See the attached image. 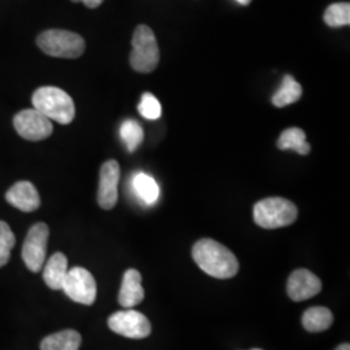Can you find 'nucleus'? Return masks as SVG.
Wrapping results in <instances>:
<instances>
[{
	"instance_id": "nucleus-1",
	"label": "nucleus",
	"mask_w": 350,
	"mask_h": 350,
	"mask_svg": "<svg viewBox=\"0 0 350 350\" xmlns=\"http://www.w3.org/2000/svg\"><path fill=\"white\" fill-rule=\"evenodd\" d=\"M192 257L201 270L213 278L230 279L238 274L239 261L235 254L212 239L199 240L192 248Z\"/></svg>"
},
{
	"instance_id": "nucleus-2",
	"label": "nucleus",
	"mask_w": 350,
	"mask_h": 350,
	"mask_svg": "<svg viewBox=\"0 0 350 350\" xmlns=\"http://www.w3.org/2000/svg\"><path fill=\"white\" fill-rule=\"evenodd\" d=\"M31 101L34 108L51 121L68 125L75 120V101L62 88L53 86L39 88L34 92Z\"/></svg>"
},
{
	"instance_id": "nucleus-3",
	"label": "nucleus",
	"mask_w": 350,
	"mask_h": 350,
	"mask_svg": "<svg viewBox=\"0 0 350 350\" xmlns=\"http://www.w3.org/2000/svg\"><path fill=\"white\" fill-rule=\"evenodd\" d=\"M297 215V206L283 198L263 199L258 201L253 209L254 222L267 230L291 226L296 222Z\"/></svg>"
},
{
	"instance_id": "nucleus-4",
	"label": "nucleus",
	"mask_w": 350,
	"mask_h": 350,
	"mask_svg": "<svg viewBox=\"0 0 350 350\" xmlns=\"http://www.w3.org/2000/svg\"><path fill=\"white\" fill-rule=\"evenodd\" d=\"M37 44L46 55L62 59H77L83 55L86 49V43L79 34L57 29L39 34Z\"/></svg>"
},
{
	"instance_id": "nucleus-5",
	"label": "nucleus",
	"mask_w": 350,
	"mask_h": 350,
	"mask_svg": "<svg viewBox=\"0 0 350 350\" xmlns=\"http://www.w3.org/2000/svg\"><path fill=\"white\" fill-rule=\"evenodd\" d=\"M130 64L139 73H152L160 63L159 44L150 26H137L133 36Z\"/></svg>"
},
{
	"instance_id": "nucleus-6",
	"label": "nucleus",
	"mask_w": 350,
	"mask_h": 350,
	"mask_svg": "<svg viewBox=\"0 0 350 350\" xmlns=\"http://www.w3.org/2000/svg\"><path fill=\"white\" fill-rule=\"evenodd\" d=\"M50 237V228L43 222H39L29 230L23 247V260L26 267L38 273L42 270L47 254V243Z\"/></svg>"
},
{
	"instance_id": "nucleus-7",
	"label": "nucleus",
	"mask_w": 350,
	"mask_h": 350,
	"mask_svg": "<svg viewBox=\"0 0 350 350\" xmlns=\"http://www.w3.org/2000/svg\"><path fill=\"white\" fill-rule=\"evenodd\" d=\"M63 291L70 300L82 305H92L98 293L94 276L83 267H73L68 270Z\"/></svg>"
},
{
	"instance_id": "nucleus-8",
	"label": "nucleus",
	"mask_w": 350,
	"mask_h": 350,
	"mask_svg": "<svg viewBox=\"0 0 350 350\" xmlns=\"http://www.w3.org/2000/svg\"><path fill=\"white\" fill-rule=\"evenodd\" d=\"M108 325L113 332L134 340L148 338L152 331L148 318L133 309L113 314L108 319Z\"/></svg>"
},
{
	"instance_id": "nucleus-9",
	"label": "nucleus",
	"mask_w": 350,
	"mask_h": 350,
	"mask_svg": "<svg viewBox=\"0 0 350 350\" xmlns=\"http://www.w3.org/2000/svg\"><path fill=\"white\" fill-rule=\"evenodd\" d=\"M13 126L20 137L31 142L47 139L53 133L52 121L36 108L17 113L13 118Z\"/></svg>"
},
{
	"instance_id": "nucleus-10",
	"label": "nucleus",
	"mask_w": 350,
	"mask_h": 350,
	"mask_svg": "<svg viewBox=\"0 0 350 350\" xmlns=\"http://www.w3.org/2000/svg\"><path fill=\"white\" fill-rule=\"evenodd\" d=\"M121 176L120 165L114 160L103 163L99 178L98 189V202L100 208L111 211L118 200V182Z\"/></svg>"
},
{
	"instance_id": "nucleus-11",
	"label": "nucleus",
	"mask_w": 350,
	"mask_h": 350,
	"mask_svg": "<svg viewBox=\"0 0 350 350\" xmlns=\"http://www.w3.org/2000/svg\"><path fill=\"white\" fill-rule=\"evenodd\" d=\"M322 291V282L306 269L295 270L288 278L287 293L291 300L300 302L309 300Z\"/></svg>"
},
{
	"instance_id": "nucleus-12",
	"label": "nucleus",
	"mask_w": 350,
	"mask_h": 350,
	"mask_svg": "<svg viewBox=\"0 0 350 350\" xmlns=\"http://www.w3.org/2000/svg\"><path fill=\"white\" fill-rule=\"evenodd\" d=\"M5 199L12 206L21 212H34L40 206V198L37 188L27 180H21L13 185L12 187L7 191Z\"/></svg>"
},
{
	"instance_id": "nucleus-13",
	"label": "nucleus",
	"mask_w": 350,
	"mask_h": 350,
	"mask_svg": "<svg viewBox=\"0 0 350 350\" xmlns=\"http://www.w3.org/2000/svg\"><path fill=\"white\" fill-rule=\"evenodd\" d=\"M143 299L144 289L142 287V274L135 269H129L124 274L118 302L122 308L131 309L139 305Z\"/></svg>"
},
{
	"instance_id": "nucleus-14",
	"label": "nucleus",
	"mask_w": 350,
	"mask_h": 350,
	"mask_svg": "<svg viewBox=\"0 0 350 350\" xmlns=\"http://www.w3.org/2000/svg\"><path fill=\"white\" fill-rule=\"evenodd\" d=\"M68 274V258L65 254L57 252L46 263L43 270V279L46 284L53 289H63L64 280Z\"/></svg>"
},
{
	"instance_id": "nucleus-15",
	"label": "nucleus",
	"mask_w": 350,
	"mask_h": 350,
	"mask_svg": "<svg viewBox=\"0 0 350 350\" xmlns=\"http://www.w3.org/2000/svg\"><path fill=\"white\" fill-rule=\"evenodd\" d=\"M81 335L75 329H64L42 340L40 350H79Z\"/></svg>"
},
{
	"instance_id": "nucleus-16",
	"label": "nucleus",
	"mask_w": 350,
	"mask_h": 350,
	"mask_svg": "<svg viewBox=\"0 0 350 350\" xmlns=\"http://www.w3.org/2000/svg\"><path fill=\"white\" fill-rule=\"evenodd\" d=\"M334 323V314L323 306L309 308L302 315V325L309 332H323Z\"/></svg>"
},
{
	"instance_id": "nucleus-17",
	"label": "nucleus",
	"mask_w": 350,
	"mask_h": 350,
	"mask_svg": "<svg viewBox=\"0 0 350 350\" xmlns=\"http://www.w3.org/2000/svg\"><path fill=\"white\" fill-rule=\"evenodd\" d=\"M279 150H293L302 156L310 153V144L306 142V134L299 127H291L284 130L278 139Z\"/></svg>"
},
{
	"instance_id": "nucleus-18",
	"label": "nucleus",
	"mask_w": 350,
	"mask_h": 350,
	"mask_svg": "<svg viewBox=\"0 0 350 350\" xmlns=\"http://www.w3.org/2000/svg\"><path fill=\"white\" fill-rule=\"evenodd\" d=\"M302 88L300 83L291 75H284L283 83L273 96V104L276 108H284L293 103L300 100Z\"/></svg>"
},
{
	"instance_id": "nucleus-19",
	"label": "nucleus",
	"mask_w": 350,
	"mask_h": 350,
	"mask_svg": "<svg viewBox=\"0 0 350 350\" xmlns=\"http://www.w3.org/2000/svg\"><path fill=\"white\" fill-rule=\"evenodd\" d=\"M133 187L139 199L148 205L154 204L160 198V187L150 175L138 173L134 176Z\"/></svg>"
},
{
	"instance_id": "nucleus-20",
	"label": "nucleus",
	"mask_w": 350,
	"mask_h": 350,
	"mask_svg": "<svg viewBox=\"0 0 350 350\" xmlns=\"http://www.w3.org/2000/svg\"><path fill=\"white\" fill-rule=\"evenodd\" d=\"M323 20L329 27H342L350 24L349 3H334L323 14Z\"/></svg>"
},
{
	"instance_id": "nucleus-21",
	"label": "nucleus",
	"mask_w": 350,
	"mask_h": 350,
	"mask_svg": "<svg viewBox=\"0 0 350 350\" xmlns=\"http://www.w3.org/2000/svg\"><path fill=\"white\" fill-rule=\"evenodd\" d=\"M120 134L127 150L130 152L137 150L144 139L143 127L135 120H126L125 122L121 125Z\"/></svg>"
},
{
	"instance_id": "nucleus-22",
	"label": "nucleus",
	"mask_w": 350,
	"mask_h": 350,
	"mask_svg": "<svg viewBox=\"0 0 350 350\" xmlns=\"http://www.w3.org/2000/svg\"><path fill=\"white\" fill-rule=\"evenodd\" d=\"M16 244L14 234L8 224L0 221V267L7 265L11 258V250Z\"/></svg>"
},
{
	"instance_id": "nucleus-23",
	"label": "nucleus",
	"mask_w": 350,
	"mask_h": 350,
	"mask_svg": "<svg viewBox=\"0 0 350 350\" xmlns=\"http://www.w3.org/2000/svg\"><path fill=\"white\" fill-rule=\"evenodd\" d=\"M138 111L144 118L147 120H159L161 117V104L159 99L152 95L150 92H146L142 96V100L139 103Z\"/></svg>"
},
{
	"instance_id": "nucleus-24",
	"label": "nucleus",
	"mask_w": 350,
	"mask_h": 350,
	"mask_svg": "<svg viewBox=\"0 0 350 350\" xmlns=\"http://www.w3.org/2000/svg\"><path fill=\"white\" fill-rule=\"evenodd\" d=\"M75 3H83L88 8H98L104 0H72Z\"/></svg>"
},
{
	"instance_id": "nucleus-25",
	"label": "nucleus",
	"mask_w": 350,
	"mask_h": 350,
	"mask_svg": "<svg viewBox=\"0 0 350 350\" xmlns=\"http://www.w3.org/2000/svg\"><path fill=\"white\" fill-rule=\"evenodd\" d=\"M335 350H350V345L349 344H341Z\"/></svg>"
},
{
	"instance_id": "nucleus-26",
	"label": "nucleus",
	"mask_w": 350,
	"mask_h": 350,
	"mask_svg": "<svg viewBox=\"0 0 350 350\" xmlns=\"http://www.w3.org/2000/svg\"><path fill=\"white\" fill-rule=\"evenodd\" d=\"M239 4H241V5H248L252 0H237Z\"/></svg>"
},
{
	"instance_id": "nucleus-27",
	"label": "nucleus",
	"mask_w": 350,
	"mask_h": 350,
	"mask_svg": "<svg viewBox=\"0 0 350 350\" xmlns=\"http://www.w3.org/2000/svg\"><path fill=\"white\" fill-rule=\"evenodd\" d=\"M252 350H262V349H252Z\"/></svg>"
}]
</instances>
